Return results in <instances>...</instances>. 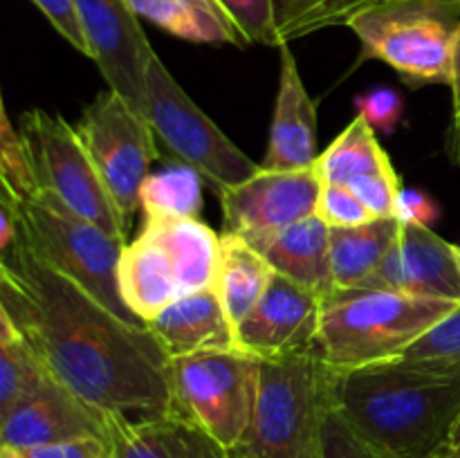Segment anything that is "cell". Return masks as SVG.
Here are the masks:
<instances>
[{
  "mask_svg": "<svg viewBox=\"0 0 460 458\" xmlns=\"http://www.w3.org/2000/svg\"><path fill=\"white\" fill-rule=\"evenodd\" d=\"M358 112L367 117L376 130H391L402 112V99L394 90H373L358 101Z\"/></svg>",
  "mask_w": 460,
  "mask_h": 458,
  "instance_id": "35",
  "label": "cell"
},
{
  "mask_svg": "<svg viewBox=\"0 0 460 458\" xmlns=\"http://www.w3.org/2000/svg\"><path fill=\"white\" fill-rule=\"evenodd\" d=\"M323 299L274 272L268 290L236 328V348L261 362L317 350Z\"/></svg>",
  "mask_w": 460,
  "mask_h": 458,
  "instance_id": "13",
  "label": "cell"
},
{
  "mask_svg": "<svg viewBox=\"0 0 460 458\" xmlns=\"http://www.w3.org/2000/svg\"><path fill=\"white\" fill-rule=\"evenodd\" d=\"M0 182L7 184L21 200L39 196L30 151L18 126L12 124L7 108H0Z\"/></svg>",
  "mask_w": 460,
  "mask_h": 458,
  "instance_id": "28",
  "label": "cell"
},
{
  "mask_svg": "<svg viewBox=\"0 0 460 458\" xmlns=\"http://www.w3.org/2000/svg\"><path fill=\"white\" fill-rule=\"evenodd\" d=\"M22 233V207L21 198L0 182V254L12 250Z\"/></svg>",
  "mask_w": 460,
  "mask_h": 458,
  "instance_id": "37",
  "label": "cell"
},
{
  "mask_svg": "<svg viewBox=\"0 0 460 458\" xmlns=\"http://www.w3.org/2000/svg\"><path fill=\"white\" fill-rule=\"evenodd\" d=\"M362 290L402 292L460 304L456 250L429 225L402 220L394 247Z\"/></svg>",
  "mask_w": 460,
  "mask_h": 458,
  "instance_id": "15",
  "label": "cell"
},
{
  "mask_svg": "<svg viewBox=\"0 0 460 458\" xmlns=\"http://www.w3.org/2000/svg\"><path fill=\"white\" fill-rule=\"evenodd\" d=\"M332 366L319 350L261 362L247 458H322Z\"/></svg>",
  "mask_w": 460,
  "mask_h": 458,
  "instance_id": "4",
  "label": "cell"
},
{
  "mask_svg": "<svg viewBox=\"0 0 460 458\" xmlns=\"http://www.w3.org/2000/svg\"><path fill=\"white\" fill-rule=\"evenodd\" d=\"M0 458H111L106 438H81L43 447H0Z\"/></svg>",
  "mask_w": 460,
  "mask_h": 458,
  "instance_id": "34",
  "label": "cell"
},
{
  "mask_svg": "<svg viewBox=\"0 0 460 458\" xmlns=\"http://www.w3.org/2000/svg\"><path fill=\"white\" fill-rule=\"evenodd\" d=\"M317 216L331 229L359 227L377 220L367 205L344 184L322 182L317 200Z\"/></svg>",
  "mask_w": 460,
  "mask_h": 458,
  "instance_id": "31",
  "label": "cell"
},
{
  "mask_svg": "<svg viewBox=\"0 0 460 458\" xmlns=\"http://www.w3.org/2000/svg\"><path fill=\"white\" fill-rule=\"evenodd\" d=\"M142 232L164 247L184 295L214 287L220 233L200 218L144 220Z\"/></svg>",
  "mask_w": 460,
  "mask_h": 458,
  "instance_id": "21",
  "label": "cell"
},
{
  "mask_svg": "<svg viewBox=\"0 0 460 458\" xmlns=\"http://www.w3.org/2000/svg\"><path fill=\"white\" fill-rule=\"evenodd\" d=\"M139 18L191 43H229L247 48L216 0H130Z\"/></svg>",
  "mask_w": 460,
  "mask_h": 458,
  "instance_id": "25",
  "label": "cell"
},
{
  "mask_svg": "<svg viewBox=\"0 0 460 458\" xmlns=\"http://www.w3.org/2000/svg\"><path fill=\"white\" fill-rule=\"evenodd\" d=\"M322 178L317 166L304 171H265L220 193L223 233L245 238L261 250L277 233L317 214Z\"/></svg>",
  "mask_w": 460,
  "mask_h": 458,
  "instance_id": "11",
  "label": "cell"
},
{
  "mask_svg": "<svg viewBox=\"0 0 460 458\" xmlns=\"http://www.w3.org/2000/svg\"><path fill=\"white\" fill-rule=\"evenodd\" d=\"M449 157H452L454 164L460 166V115L454 117L452 130H449Z\"/></svg>",
  "mask_w": 460,
  "mask_h": 458,
  "instance_id": "42",
  "label": "cell"
},
{
  "mask_svg": "<svg viewBox=\"0 0 460 458\" xmlns=\"http://www.w3.org/2000/svg\"><path fill=\"white\" fill-rule=\"evenodd\" d=\"M48 373L13 319L0 310V416L31 393Z\"/></svg>",
  "mask_w": 460,
  "mask_h": 458,
  "instance_id": "27",
  "label": "cell"
},
{
  "mask_svg": "<svg viewBox=\"0 0 460 458\" xmlns=\"http://www.w3.org/2000/svg\"><path fill=\"white\" fill-rule=\"evenodd\" d=\"M274 277L272 265L245 238L234 233H220L218 265H216L214 290L227 313L234 332L243 319L254 310Z\"/></svg>",
  "mask_w": 460,
  "mask_h": 458,
  "instance_id": "22",
  "label": "cell"
},
{
  "mask_svg": "<svg viewBox=\"0 0 460 458\" xmlns=\"http://www.w3.org/2000/svg\"><path fill=\"white\" fill-rule=\"evenodd\" d=\"M331 404L394 458H434L460 418V368L395 359L332 368Z\"/></svg>",
  "mask_w": 460,
  "mask_h": 458,
  "instance_id": "2",
  "label": "cell"
},
{
  "mask_svg": "<svg viewBox=\"0 0 460 458\" xmlns=\"http://www.w3.org/2000/svg\"><path fill=\"white\" fill-rule=\"evenodd\" d=\"M106 443L111 458H205L211 440L173 416L106 411Z\"/></svg>",
  "mask_w": 460,
  "mask_h": 458,
  "instance_id": "18",
  "label": "cell"
},
{
  "mask_svg": "<svg viewBox=\"0 0 460 458\" xmlns=\"http://www.w3.org/2000/svg\"><path fill=\"white\" fill-rule=\"evenodd\" d=\"M76 130L130 229L148 169L160 155L151 124L139 108L108 88L85 108Z\"/></svg>",
  "mask_w": 460,
  "mask_h": 458,
  "instance_id": "10",
  "label": "cell"
},
{
  "mask_svg": "<svg viewBox=\"0 0 460 458\" xmlns=\"http://www.w3.org/2000/svg\"><path fill=\"white\" fill-rule=\"evenodd\" d=\"M18 130L30 151L39 193L128 242L130 229L112 202L79 130L43 108L27 110L18 121Z\"/></svg>",
  "mask_w": 460,
  "mask_h": 458,
  "instance_id": "9",
  "label": "cell"
},
{
  "mask_svg": "<svg viewBox=\"0 0 460 458\" xmlns=\"http://www.w3.org/2000/svg\"><path fill=\"white\" fill-rule=\"evenodd\" d=\"M346 27L362 45V61L389 63L407 84L452 79V49L460 30V7L436 0H389L349 18Z\"/></svg>",
  "mask_w": 460,
  "mask_h": 458,
  "instance_id": "6",
  "label": "cell"
},
{
  "mask_svg": "<svg viewBox=\"0 0 460 458\" xmlns=\"http://www.w3.org/2000/svg\"><path fill=\"white\" fill-rule=\"evenodd\" d=\"M380 3H389V0H331V4H328V13H331L332 22H337V25H346L349 18H353L358 12ZM436 3L456 4V7H460V0H436Z\"/></svg>",
  "mask_w": 460,
  "mask_h": 458,
  "instance_id": "39",
  "label": "cell"
},
{
  "mask_svg": "<svg viewBox=\"0 0 460 458\" xmlns=\"http://www.w3.org/2000/svg\"><path fill=\"white\" fill-rule=\"evenodd\" d=\"M261 359L241 348L171 359V411L225 449L245 443L259 393Z\"/></svg>",
  "mask_w": 460,
  "mask_h": 458,
  "instance_id": "5",
  "label": "cell"
},
{
  "mask_svg": "<svg viewBox=\"0 0 460 458\" xmlns=\"http://www.w3.org/2000/svg\"><path fill=\"white\" fill-rule=\"evenodd\" d=\"M90 58L108 88L142 110L146 75L157 57L130 0H76Z\"/></svg>",
  "mask_w": 460,
  "mask_h": 458,
  "instance_id": "12",
  "label": "cell"
},
{
  "mask_svg": "<svg viewBox=\"0 0 460 458\" xmlns=\"http://www.w3.org/2000/svg\"><path fill=\"white\" fill-rule=\"evenodd\" d=\"M322 458H394L368 443L349 425L344 416L331 404L323 425V454Z\"/></svg>",
  "mask_w": 460,
  "mask_h": 458,
  "instance_id": "32",
  "label": "cell"
},
{
  "mask_svg": "<svg viewBox=\"0 0 460 458\" xmlns=\"http://www.w3.org/2000/svg\"><path fill=\"white\" fill-rule=\"evenodd\" d=\"M449 88H452L454 94V117H456L460 115V30L452 49V79H449Z\"/></svg>",
  "mask_w": 460,
  "mask_h": 458,
  "instance_id": "40",
  "label": "cell"
},
{
  "mask_svg": "<svg viewBox=\"0 0 460 458\" xmlns=\"http://www.w3.org/2000/svg\"><path fill=\"white\" fill-rule=\"evenodd\" d=\"M314 166L322 182L344 184L349 189L364 180L398 173L389 153L382 148L377 139V130L359 112L337 135L335 142L319 155Z\"/></svg>",
  "mask_w": 460,
  "mask_h": 458,
  "instance_id": "24",
  "label": "cell"
},
{
  "mask_svg": "<svg viewBox=\"0 0 460 458\" xmlns=\"http://www.w3.org/2000/svg\"><path fill=\"white\" fill-rule=\"evenodd\" d=\"M0 310L48 371L102 411H171V357L146 323L121 319L25 241L0 254Z\"/></svg>",
  "mask_w": 460,
  "mask_h": 458,
  "instance_id": "1",
  "label": "cell"
},
{
  "mask_svg": "<svg viewBox=\"0 0 460 458\" xmlns=\"http://www.w3.org/2000/svg\"><path fill=\"white\" fill-rule=\"evenodd\" d=\"M409 362L460 368V305L404 353Z\"/></svg>",
  "mask_w": 460,
  "mask_h": 458,
  "instance_id": "30",
  "label": "cell"
},
{
  "mask_svg": "<svg viewBox=\"0 0 460 458\" xmlns=\"http://www.w3.org/2000/svg\"><path fill=\"white\" fill-rule=\"evenodd\" d=\"M36 7L40 9L45 18L49 21V25L76 49L84 57L90 58V45L85 40L84 25H81L79 7H76V0H31Z\"/></svg>",
  "mask_w": 460,
  "mask_h": 458,
  "instance_id": "33",
  "label": "cell"
},
{
  "mask_svg": "<svg viewBox=\"0 0 460 458\" xmlns=\"http://www.w3.org/2000/svg\"><path fill=\"white\" fill-rule=\"evenodd\" d=\"M458 305L389 290H335L323 301L317 350L337 371L395 362Z\"/></svg>",
  "mask_w": 460,
  "mask_h": 458,
  "instance_id": "3",
  "label": "cell"
},
{
  "mask_svg": "<svg viewBox=\"0 0 460 458\" xmlns=\"http://www.w3.org/2000/svg\"><path fill=\"white\" fill-rule=\"evenodd\" d=\"M259 251L272 269L323 301L337 290L331 268V227L317 214L277 233Z\"/></svg>",
  "mask_w": 460,
  "mask_h": 458,
  "instance_id": "19",
  "label": "cell"
},
{
  "mask_svg": "<svg viewBox=\"0 0 460 458\" xmlns=\"http://www.w3.org/2000/svg\"><path fill=\"white\" fill-rule=\"evenodd\" d=\"M454 250H456V259H458V268H460V245H454Z\"/></svg>",
  "mask_w": 460,
  "mask_h": 458,
  "instance_id": "44",
  "label": "cell"
},
{
  "mask_svg": "<svg viewBox=\"0 0 460 458\" xmlns=\"http://www.w3.org/2000/svg\"><path fill=\"white\" fill-rule=\"evenodd\" d=\"M142 112L157 142L180 164L198 171L218 196L261 171V164L252 162L184 92L160 57L148 67Z\"/></svg>",
  "mask_w": 460,
  "mask_h": 458,
  "instance_id": "8",
  "label": "cell"
},
{
  "mask_svg": "<svg viewBox=\"0 0 460 458\" xmlns=\"http://www.w3.org/2000/svg\"><path fill=\"white\" fill-rule=\"evenodd\" d=\"M81 438H106V411L85 402L52 373L0 416V447L27 449Z\"/></svg>",
  "mask_w": 460,
  "mask_h": 458,
  "instance_id": "14",
  "label": "cell"
},
{
  "mask_svg": "<svg viewBox=\"0 0 460 458\" xmlns=\"http://www.w3.org/2000/svg\"><path fill=\"white\" fill-rule=\"evenodd\" d=\"M21 238L39 259L79 283L121 319L142 323L124 304L119 290V260L128 242L72 214L45 193L21 200Z\"/></svg>",
  "mask_w": 460,
  "mask_h": 458,
  "instance_id": "7",
  "label": "cell"
},
{
  "mask_svg": "<svg viewBox=\"0 0 460 458\" xmlns=\"http://www.w3.org/2000/svg\"><path fill=\"white\" fill-rule=\"evenodd\" d=\"M146 326L171 359L236 348V332L214 287L180 296Z\"/></svg>",
  "mask_w": 460,
  "mask_h": 458,
  "instance_id": "17",
  "label": "cell"
},
{
  "mask_svg": "<svg viewBox=\"0 0 460 458\" xmlns=\"http://www.w3.org/2000/svg\"><path fill=\"white\" fill-rule=\"evenodd\" d=\"M247 45L279 48L277 0H216Z\"/></svg>",
  "mask_w": 460,
  "mask_h": 458,
  "instance_id": "29",
  "label": "cell"
},
{
  "mask_svg": "<svg viewBox=\"0 0 460 458\" xmlns=\"http://www.w3.org/2000/svg\"><path fill=\"white\" fill-rule=\"evenodd\" d=\"M205 458H247V456H245V452H243L241 447H238V449H225V447H220V445H216L214 440H211Z\"/></svg>",
  "mask_w": 460,
  "mask_h": 458,
  "instance_id": "43",
  "label": "cell"
},
{
  "mask_svg": "<svg viewBox=\"0 0 460 458\" xmlns=\"http://www.w3.org/2000/svg\"><path fill=\"white\" fill-rule=\"evenodd\" d=\"M434 458H460V418L456 420V425H454V429L449 431L443 449Z\"/></svg>",
  "mask_w": 460,
  "mask_h": 458,
  "instance_id": "41",
  "label": "cell"
},
{
  "mask_svg": "<svg viewBox=\"0 0 460 458\" xmlns=\"http://www.w3.org/2000/svg\"><path fill=\"white\" fill-rule=\"evenodd\" d=\"M119 290L124 304L142 323L155 319L182 296L169 254L148 233L139 232L121 251Z\"/></svg>",
  "mask_w": 460,
  "mask_h": 458,
  "instance_id": "20",
  "label": "cell"
},
{
  "mask_svg": "<svg viewBox=\"0 0 460 458\" xmlns=\"http://www.w3.org/2000/svg\"><path fill=\"white\" fill-rule=\"evenodd\" d=\"M326 3L328 0H277L279 48L290 45V40H295L296 27Z\"/></svg>",
  "mask_w": 460,
  "mask_h": 458,
  "instance_id": "36",
  "label": "cell"
},
{
  "mask_svg": "<svg viewBox=\"0 0 460 458\" xmlns=\"http://www.w3.org/2000/svg\"><path fill=\"white\" fill-rule=\"evenodd\" d=\"M400 218H377L359 227L331 229V268L337 290H362L386 259Z\"/></svg>",
  "mask_w": 460,
  "mask_h": 458,
  "instance_id": "23",
  "label": "cell"
},
{
  "mask_svg": "<svg viewBox=\"0 0 460 458\" xmlns=\"http://www.w3.org/2000/svg\"><path fill=\"white\" fill-rule=\"evenodd\" d=\"M202 175L187 164H175L151 173L142 187L139 211L144 220L200 218Z\"/></svg>",
  "mask_w": 460,
  "mask_h": 458,
  "instance_id": "26",
  "label": "cell"
},
{
  "mask_svg": "<svg viewBox=\"0 0 460 458\" xmlns=\"http://www.w3.org/2000/svg\"><path fill=\"white\" fill-rule=\"evenodd\" d=\"M436 216H438V205L429 196H425L422 191H402L398 209L400 220L429 225L431 220H436Z\"/></svg>",
  "mask_w": 460,
  "mask_h": 458,
  "instance_id": "38",
  "label": "cell"
},
{
  "mask_svg": "<svg viewBox=\"0 0 460 458\" xmlns=\"http://www.w3.org/2000/svg\"><path fill=\"white\" fill-rule=\"evenodd\" d=\"M279 52H281V76H279L277 103H274L272 126H270L268 151L261 162V169H313L319 160L317 103L305 90L290 48L281 45Z\"/></svg>",
  "mask_w": 460,
  "mask_h": 458,
  "instance_id": "16",
  "label": "cell"
}]
</instances>
